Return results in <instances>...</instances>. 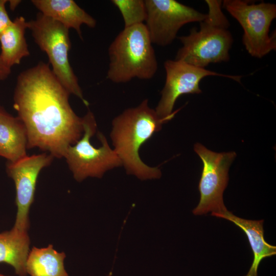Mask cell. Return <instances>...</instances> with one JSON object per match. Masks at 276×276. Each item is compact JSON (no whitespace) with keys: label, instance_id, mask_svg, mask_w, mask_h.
Instances as JSON below:
<instances>
[{"label":"cell","instance_id":"obj_7","mask_svg":"<svg viewBox=\"0 0 276 276\" xmlns=\"http://www.w3.org/2000/svg\"><path fill=\"white\" fill-rule=\"evenodd\" d=\"M222 7L240 24L243 30L242 42L252 57L261 58L276 50V32L269 34L272 20L276 18V5L248 1L224 0Z\"/></svg>","mask_w":276,"mask_h":276},{"label":"cell","instance_id":"obj_6","mask_svg":"<svg viewBox=\"0 0 276 276\" xmlns=\"http://www.w3.org/2000/svg\"><path fill=\"white\" fill-rule=\"evenodd\" d=\"M82 120V136L68 146L64 156L74 178L78 181L87 177L101 178L107 171L122 166L117 154L102 133L98 134L101 146L96 148L91 144L90 139L97 129L94 114L88 110Z\"/></svg>","mask_w":276,"mask_h":276},{"label":"cell","instance_id":"obj_20","mask_svg":"<svg viewBox=\"0 0 276 276\" xmlns=\"http://www.w3.org/2000/svg\"><path fill=\"white\" fill-rule=\"evenodd\" d=\"M11 68L7 67L3 62L0 56V80H6L11 74Z\"/></svg>","mask_w":276,"mask_h":276},{"label":"cell","instance_id":"obj_2","mask_svg":"<svg viewBox=\"0 0 276 276\" xmlns=\"http://www.w3.org/2000/svg\"><path fill=\"white\" fill-rule=\"evenodd\" d=\"M166 123L150 108L148 99L126 109L112 121L110 136L113 149L127 174L142 180L159 178L160 170L145 164L139 155L141 146Z\"/></svg>","mask_w":276,"mask_h":276},{"label":"cell","instance_id":"obj_4","mask_svg":"<svg viewBox=\"0 0 276 276\" xmlns=\"http://www.w3.org/2000/svg\"><path fill=\"white\" fill-rule=\"evenodd\" d=\"M152 44L145 24L124 28L109 46L107 78L116 83L152 78L158 68Z\"/></svg>","mask_w":276,"mask_h":276},{"label":"cell","instance_id":"obj_9","mask_svg":"<svg viewBox=\"0 0 276 276\" xmlns=\"http://www.w3.org/2000/svg\"><path fill=\"white\" fill-rule=\"evenodd\" d=\"M166 81L161 91V97L154 109L159 118L166 123L174 116L173 109L177 99L184 94H200L199 84L210 76L227 77L239 83L242 76L223 74L205 68L197 67L177 60L164 62Z\"/></svg>","mask_w":276,"mask_h":276},{"label":"cell","instance_id":"obj_12","mask_svg":"<svg viewBox=\"0 0 276 276\" xmlns=\"http://www.w3.org/2000/svg\"><path fill=\"white\" fill-rule=\"evenodd\" d=\"M31 2L43 15L68 29H74L81 39L82 25L91 28L96 26L95 18L73 0H32Z\"/></svg>","mask_w":276,"mask_h":276},{"label":"cell","instance_id":"obj_14","mask_svg":"<svg viewBox=\"0 0 276 276\" xmlns=\"http://www.w3.org/2000/svg\"><path fill=\"white\" fill-rule=\"evenodd\" d=\"M27 135L24 124L0 106V156L15 162L27 155Z\"/></svg>","mask_w":276,"mask_h":276},{"label":"cell","instance_id":"obj_11","mask_svg":"<svg viewBox=\"0 0 276 276\" xmlns=\"http://www.w3.org/2000/svg\"><path fill=\"white\" fill-rule=\"evenodd\" d=\"M53 157L47 153L26 155L15 162L7 164V172L14 181L16 190L17 213L14 228L28 231L29 213L34 199L38 176L42 168L50 165Z\"/></svg>","mask_w":276,"mask_h":276},{"label":"cell","instance_id":"obj_19","mask_svg":"<svg viewBox=\"0 0 276 276\" xmlns=\"http://www.w3.org/2000/svg\"><path fill=\"white\" fill-rule=\"evenodd\" d=\"M7 0H0V34L12 23L6 9Z\"/></svg>","mask_w":276,"mask_h":276},{"label":"cell","instance_id":"obj_1","mask_svg":"<svg viewBox=\"0 0 276 276\" xmlns=\"http://www.w3.org/2000/svg\"><path fill=\"white\" fill-rule=\"evenodd\" d=\"M70 95L49 63L39 62L19 74L13 107L25 127L28 148L38 147L61 158L81 137L82 118L71 107Z\"/></svg>","mask_w":276,"mask_h":276},{"label":"cell","instance_id":"obj_22","mask_svg":"<svg viewBox=\"0 0 276 276\" xmlns=\"http://www.w3.org/2000/svg\"><path fill=\"white\" fill-rule=\"evenodd\" d=\"M0 276H9V275H5L0 273Z\"/></svg>","mask_w":276,"mask_h":276},{"label":"cell","instance_id":"obj_21","mask_svg":"<svg viewBox=\"0 0 276 276\" xmlns=\"http://www.w3.org/2000/svg\"><path fill=\"white\" fill-rule=\"evenodd\" d=\"M10 8L12 10H14L19 3L18 1H10Z\"/></svg>","mask_w":276,"mask_h":276},{"label":"cell","instance_id":"obj_8","mask_svg":"<svg viewBox=\"0 0 276 276\" xmlns=\"http://www.w3.org/2000/svg\"><path fill=\"white\" fill-rule=\"evenodd\" d=\"M194 151L201 158L203 168L198 189L200 200L193 210L195 215L222 214L227 211L223 199L228 181V170L236 156L234 151L217 153L200 143L194 145Z\"/></svg>","mask_w":276,"mask_h":276},{"label":"cell","instance_id":"obj_17","mask_svg":"<svg viewBox=\"0 0 276 276\" xmlns=\"http://www.w3.org/2000/svg\"><path fill=\"white\" fill-rule=\"evenodd\" d=\"M65 254L50 244L43 248L33 247L26 262V272L30 276H68L64 268Z\"/></svg>","mask_w":276,"mask_h":276},{"label":"cell","instance_id":"obj_15","mask_svg":"<svg viewBox=\"0 0 276 276\" xmlns=\"http://www.w3.org/2000/svg\"><path fill=\"white\" fill-rule=\"evenodd\" d=\"M30 244L28 231L13 227L9 231L0 233V263L12 266L18 276H26Z\"/></svg>","mask_w":276,"mask_h":276},{"label":"cell","instance_id":"obj_13","mask_svg":"<svg viewBox=\"0 0 276 276\" xmlns=\"http://www.w3.org/2000/svg\"><path fill=\"white\" fill-rule=\"evenodd\" d=\"M211 215L228 220L244 232L254 255L251 266L244 276H258V269L261 262L264 259L276 254V246L269 244L264 239V220L245 219L235 216L228 210L222 214L211 213Z\"/></svg>","mask_w":276,"mask_h":276},{"label":"cell","instance_id":"obj_18","mask_svg":"<svg viewBox=\"0 0 276 276\" xmlns=\"http://www.w3.org/2000/svg\"><path fill=\"white\" fill-rule=\"evenodd\" d=\"M111 2L119 9L124 22V28L144 24L147 10L143 0H112Z\"/></svg>","mask_w":276,"mask_h":276},{"label":"cell","instance_id":"obj_5","mask_svg":"<svg viewBox=\"0 0 276 276\" xmlns=\"http://www.w3.org/2000/svg\"><path fill=\"white\" fill-rule=\"evenodd\" d=\"M27 26L35 43L48 56L51 70L58 81L70 94L76 96L88 106L69 61V29L40 12L35 19L27 21Z\"/></svg>","mask_w":276,"mask_h":276},{"label":"cell","instance_id":"obj_16","mask_svg":"<svg viewBox=\"0 0 276 276\" xmlns=\"http://www.w3.org/2000/svg\"><path fill=\"white\" fill-rule=\"evenodd\" d=\"M27 29V21L23 16H19L0 34V56L10 68L19 64L23 58L30 55L25 37Z\"/></svg>","mask_w":276,"mask_h":276},{"label":"cell","instance_id":"obj_3","mask_svg":"<svg viewBox=\"0 0 276 276\" xmlns=\"http://www.w3.org/2000/svg\"><path fill=\"white\" fill-rule=\"evenodd\" d=\"M208 7L206 17L199 22V29L193 28L188 35L178 37L182 46L175 60L205 68L211 63L227 62L233 43L228 30L229 22L222 10V1H205Z\"/></svg>","mask_w":276,"mask_h":276},{"label":"cell","instance_id":"obj_10","mask_svg":"<svg viewBox=\"0 0 276 276\" xmlns=\"http://www.w3.org/2000/svg\"><path fill=\"white\" fill-rule=\"evenodd\" d=\"M145 24L152 43L165 47L171 44L185 25L200 22L206 16L175 0H145Z\"/></svg>","mask_w":276,"mask_h":276}]
</instances>
